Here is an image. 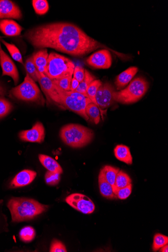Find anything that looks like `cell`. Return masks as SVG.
Listing matches in <instances>:
<instances>
[{"instance_id": "cell-1", "label": "cell", "mask_w": 168, "mask_h": 252, "mask_svg": "<svg viewBox=\"0 0 168 252\" xmlns=\"http://www.w3.org/2000/svg\"><path fill=\"white\" fill-rule=\"evenodd\" d=\"M23 37L36 49L51 48L76 57L87 55L100 48L109 50L70 23L42 25L28 30Z\"/></svg>"}, {"instance_id": "cell-2", "label": "cell", "mask_w": 168, "mask_h": 252, "mask_svg": "<svg viewBox=\"0 0 168 252\" xmlns=\"http://www.w3.org/2000/svg\"><path fill=\"white\" fill-rule=\"evenodd\" d=\"M7 207L10 211L13 222L32 220L46 211L48 206L27 198H12Z\"/></svg>"}, {"instance_id": "cell-3", "label": "cell", "mask_w": 168, "mask_h": 252, "mask_svg": "<svg viewBox=\"0 0 168 252\" xmlns=\"http://www.w3.org/2000/svg\"><path fill=\"white\" fill-rule=\"evenodd\" d=\"M60 136L67 146L80 148L90 143L93 139L94 132L91 129L78 124H68L62 127Z\"/></svg>"}, {"instance_id": "cell-4", "label": "cell", "mask_w": 168, "mask_h": 252, "mask_svg": "<svg viewBox=\"0 0 168 252\" xmlns=\"http://www.w3.org/2000/svg\"><path fill=\"white\" fill-rule=\"evenodd\" d=\"M149 87V83L145 79L137 77L124 90L115 91L113 99L115 102L124 104L136 102L146 94Z\"/></svg>"}, {"instance_id": "cell-5", "label": "cell", "mask_w": 168, "mask_h": 252, "mask_svg": "<svg viewBox=\"0 0 168 252\" xmlns=\"http://www.w3.org/2000/svg\"><path fill=\"white\" fill-rule=\"evenodd\" d=\"M56 89L58 94L56 103L78 114L86 121H89L86 113V107L92 101L87 95L80 94L76 91L64 92L58 89L57 87Z\"/></svg>"}, {"instance_id": "cell-6", "label": "cell", "mask_w": 168, "mask_h": 252, "mask_svg": "<svg viewBox=\"0 0 168 252\" xmlns=\"http://www.w3.org/2000/svg\"><path fill=\"white\" fill-rule=\"evenodd\" d=\"M10 93L19 100L34 102L41 106L45 103L39 88L28 73L25 80L20 85L13 88Z\"/></svg>"}, {"instance_id": "cell-7", "label": "cell", "mask_w": 168, "mask_h": 252, "mask_svg": "<svg viewBox=\"0 0 168 252\" xmlns=\"http://www.w3.org/2000/svg\"><path fill=\"white\" fill-rule=\"evenodd\" d=\"M75 65L68 58L55 53L49 54L46 76L51 80L58 79L67 74L73 75Z\"/></svg>"}, {"instance_id": "cell-8", "label": "cell", "mask_w": 168, "mask_h": 252, "mask_svg": "<svg viewBox=\"0 0 168 252\" xmlns=\"http://www.w3.org/2000/svg\"><path fill=\"white\" fill-rule=\"evenodd\" d=\"M65 200L71 207L86 215L92 214L95 210L93 202L88 196L82 194H70L66 197Z\"/></svg>"}, {"instance_id": "cell-9", "label": "cell", "mask_w": 168, "mask_h": 252, "mask_svg": "<svg viewBox=\"0 0 168 252\" xmlns=\"http://www.w3.org/2000/svg\"><path fill=\"white\" fill-rule=\"evenodd\" d=\"M19 137L22 141L42 143L45 138V128L41 123L37 122L31 129L20 132Z\"/></svg>"}, {"instance_id": "cell-10", "label": "cell", "mask_w": 168, "mask_h": 252, "mask_svg": "<svg viewBox=\"0 0 168 252\" xmlns=\"http://www.w3.org/2000/svg\"><path fill=\"white\" fill-rule=\"evenodd\" d=\"M114 91L115 89L111 84L106 83L102 84L95 97L96 102L99 108H107L115 102L113 97Z\"/></svg>"}, {"instance_id": "cell-11", "label": "cell", "mask_w": 168, "mask_h": 252, "mask_svg": "<svg viewBox=\"0 0 168 252\" xmlns=\"http://www.w3.org/2000/svg\"><path fill=\"white\" fill-rule=\"evenodd\" d=\"M86 62L94 68L107 69L111 66L112 57L108 50L103 49L92 54L87 59Z\"/></svg>"}, {"instance_id": "cell-12", "label": "cell", "mask_w": 168, "mask_h": 252, "mask_svg": "<svg viewBox=\"0 0 168 252\" xmlns=\"http://www.w3.org/2000/svg\"><path fill=\"white\" fill-rule=\"evenodd\" d=\"M0 64H1L3 71L2 75L11 77L13 79L15 85H16L19 79L17 68L11 58L2 50L1 42H0Z\"/></svg>"}, {"instance_id": "cell-13", "label": "cell", "mask_w": 168, "mask_h": 252, "mask_svg": "<svg viewBox=\"0 0 168 252\" xmlns=\"http://www.w3.org/2000/svg\"><path fill=\"white\" fill-rule=\"evenodd\" d=\"M38 80V82H39L47 100L56 103L58 97V94L56 85L53 80L41 73H39Z\"/></svg>"}, {"instance_id": "cell-14", "label": "cell", "mask_w": 168, "mask_h": 252, "mask_svg": "<svg viewBox=\"0 0 168 252\" xmlns=\"http://www.w3.org/2000/svg\"><path fill=\"white\" fill-rule=\"evenodd\" d=\"M22 14L19 7L10 0H0V19H21Z\"/></svg>"}, {"instance_id": "cell-15", "label": "cell", "mask_w": 168, "mask_h": 252, "mask_svg": "<svg viewBox=\"0 0 168 252\" xmlns=\"http://www.w3.org/2000/svg\"><path fill=\"white\" fill-rule=\"evenodd\" d=\"M36 172L30 170H24L14 178L11 183L12 188L26 187L31 184L36 177Z\"/></svg>"}, {"instance_id": "cell-16", "label": "cell", "mask_w": 168, "mask_h": 252, "mask_svg": "<svg viewBox=\"0 0 168 252\" xmlns=\"http://www.w3.org/2000/svg\"><path fill=\"white\" fill-rule=\"evenodd\" d=\"M0 31L6 36H16L20 35L23 28L12 20H0Z\"/></svg>"}, {"instance_id": "cell-17", "label": "cell", "mask_w": 168, "mask_h": 252, "mask_svg": "<svg viewBox=\"0 0 168 252\" xmlns=\"http://www.w3.org/2000/svg\"><path fill=\"white\" fill-rule=\"evenodd\" d=\"M138 72V68L132 66L120 74L116 78L115 85L117 90H121L128 84Z\"/></svg>"}, {"instance_id": "cell-18", "label": "cell", "mask_w": 168, "mask_h": 252, "mask_svg": "<svg viewBox=\"0 0 168 252\" xmlns=\"http://www.w3.org/2000/svg\"><path fill=\"white\" fill-rule=\"evenodd\" d=\"M49 56L46 49L40 50L34 54V61L39 73L46 75Z\"/></svg>"}, {"instance_id": "cell-19", "label": "cell", "mask_w": 168, "mask_h": 252, "mask_svg": "<svg viewBox=\"0 0 168 252\" xmlns=\"http://www.w3.org/2000/svg\"><path fill=\"white\" fill-rule=\"evenodd\" d=\"M41 164L48 170L62 174L63 170L60 165L53 158L45 155H39Z\"/></svg>"}, {"instance_id": "cell-20", "label": "cell", "mask_w": 168, "mask_h": 252, "mask_svg": "<svg viewBox=\"0 0 168 252\" xmlns=\"http://www.w3.org/2000/svg\"><path fill=\"white\" fill-rule=\"evenodd\" d=\"M114 153L116 158L120 161L128 165L133 164V157L128 147L123 145H117L114 150Z\"/></svg>"}, {"instance_id": "cell-21", "label": "cell", "mask_w": 168, "mask_h": 252, "mask_svg": "<svg viewBox=\"0 0 168 252\" xmlns=\"http://www.w3.org/2000/svg\"><path fill=\"white\" fill-rule=\"evenodd\" d=\"M99 183L100 192L101 195L107 198L113 199L115 198L113 187L105 180L101 173H100Z\"/></svg>"}, {"instance_id": "cell-22", "label": "cell", "mask_w": 168, "mask_h": 252, "mask_svg": "<svg viewBox=\"0 0 168 252\" xmlns=\"http://www.w3.org/2000/svg\"><path fill=\"white\" fill-rule=\"evenodd\" d=\"M86 113L89 118V120L98 125L101 121V114L99 106L93 103L90 102L86 107Z\"/></svg>"}, {"instance_id": "cell-23", "label": "cell", "mask_w": 168, "mask_h": 252, "mask_svg": "<svg viewBox=\"0 0 168 252\" xmlns=\"http://www.w3.org/2000/svg\"><path fill=\"white\" fill-rule=\"evenodd\" d=\"M119 170V169L118 168L106 165L101 170L100 173L102 174L109 184L113 187L116 176Z\"/></svg>"}, {"instance_id": "cell-24", "label": "cell", "mask_w": 168, "mask_h": 252, "mask_svg": "<svg viewBox=\"0 0 168 252\" xmlns=\"http://www.w3.org/2000/svg\"><path fill=\"white\" fill-rule=\"evenodd\" d=\"M132 179L126 173L119 170L116 176L113 189L124 188L132 184Z\"/></svg>"}, {"instance_id": "cell-25", "label": "cell", "mask_w": 168, "mask_h": 252, "mask_svg": "<svg viewBox=\"0 0 168 252\" xmlns=\"http://www.w3.org/2000/svg\"><path fill=\"white\" fill-rule=\"evenodd\" d=\"M73 75L67 74L59 79L53 80V81L58 89L64 92L70 91V86Z\"/></svg>"}, {"instance_id": "cell-26", "label": "cell", "mask_w": 168, "mask_h": 252, "mask_svg": "<svg viewBox=\"0 0 168 252\" xmlns=\"http://www.w3.org/2000/svg\"><path fill=\"white\" fill-rule=\"evenodd\" d=\"M95 80H96V77L88 71L85 70V77L83 80L80 83L76 92L86 95L87 90L89 86Z\"/></svg>"}, {"instance_id": "cell-27", "label": "cell", "mask_w": 168, "mask_h": 252, "mask_svg": "<svg viewBox=\"0 0 168 252\" xmlns=\"http://www.w3.org/2000/svg\"><path fill=\"white\" fill-rule=\"evenodd\" d=\"M36 233L34 229L32 226H26L21 229L19 233V237L23 242L29 243L35 237Z\"/></svg>"}, {"instance_id": "cell-28", "label": "cell", "mask_w": 168, "mask_h": 252, "mask_svg": "<svg viewBox=\"0 0 168 252\" xmlns=\"http://www.w3.org/2000/svg\"><path fill=\"white\" fill-rule=\"evenodd\" d=\"M102 84V83L100 80L96 79L90 84L87 90L86 95L92 102L96 104H97L95 100L96 95H97L98 90Z\"/></svg>"}, {"instance_id": "cell-29", "label": "cell", "mask_w": 168, "mask_h": 252, "mask_svg": "<svg viewBox=\"0 0 168 252\" xmlns=\"http://www.w3.org/2000/svg\"><path fill=\"white\" fill-rule=\"evenodd\" d=\"M25 67L27 73L35 82H38L39 72L34 64L33 57L29 58L26 62Z\"/></svg>"}, {"instance_id": "cell-30", "label": "cell", "mask_w": 168, "mask_h": 252, "mask_svg": "<svg viewBox=\"0 0 168 252\" xmlns=\"http://www.w3.org/2000/svg\"><path fill=\"white\" fill-rule=\"evenodd\" d=\"M33 5L36 14L42 15L46 14L49 9L46 0H33Z\"/></svg>"}, {"instance_id": "cell-31", "label": "cell", "mask_w": 168, "mask_h": 252, "mask_svg": "<svg viewBox=\"0 0 168 252\" xmlns=\"http://www.w3.org/2000/svg\"><path fill=\"white\" fill-rule=\"evenodd\" d=\"M1 41L5 45L12 58L15 61L23 64L21 54L16 46L13 44L8 43L4 40H1Z\"/></svg>"}, {"instance_id": "cell-32", "label": "cell", "mask_w": 168, "mask_h": 252, "mask_svg": "<svg viewBox=\"0 0 168 252\" xmlns=\"http://www.w3.org/2000/svg\"><path fill=\"white\" fill-rule=\"evenodd\" d=\"M132 184H131L124 188L113 189L115 198L121 200L127 199L132 193Z\"/></svg>"}, {"instance_id": "cell-33", "label": "cell", "mask_w": 168, "mask_h": 252, "mask_svg": "<svg viewBox=\"0 0 168 252\" xmlns=\"http://www.w3.org/2000/svg\"><path fill=\"white\" fill-rule=\"evenodd\" d=\"M168 243V237L161 234H156L154 238L153 250L156 252Z\"/></svg>"}, {"instance_id": "cell-34", "label": "cell", "mask_w": 168, "mask_h": 252, "mask_svg": "<svg viewBox=\"0 0 168 252\" xmlns=\"http://www.w3.org/2000/svg\"><path fill=\"white\" fill-rule=\"evenodd\" d=\"M13 108L12 104L8 100L0 97V119L8 114Z\"/></svg>"}, {"instance_id": "cell-35", "label": "cell", "mask_w": 168, "mask_h": 252, "mask_svg": "<svg viewBox=\"0 0 168 252\" xmlns=\"http://www.w3.org/2000/svg\"><path fill=\"white\" fill-rule=\"evenodd\" d=\"M61 174L48 171L45 175V181L47 185L55 186L59 184Z\"/></svg>"}, {"instance_id": "cell-36", "label": "cell", "mask_w": 168, "mask_h": 252, "mask_svg": "<svg viewBox=\"0 0 168 252\" xmlns=\"http://www.w3.org/2000/svg\"><path fill=\"white\" fill-rule=\"evenodd\" d=\"M51 252H67L66 246L61 241L54 240L51 244L50 248Z\"/></svg>"}, {"instance_id": "cell-37", "label": "cell", "mask_w": 168, "mask_h": 252, "mask_svg": "<svg viewBox=\"0 0 168 252\" xmlns=\"http://www.w3.org/2000/svg\"><path fill=\"white\" fill-rule=\"evenodd\" d=\"M85 77V69L80 66H75L73 73V78L78 80L80 83L82 82Z\"/></svg>"}, {"instance_id": "cell-38", "label": "cell", "mask_w": 168, "mask_h": 252, "mask_svg": "<svg viewBox=\"0 0 168 252\" xmlns=\"http://www.w3.org/2000/svg\"><path fill=\"white\" fill-rule=\"evenodd\" d=\"M80 82L74 78H72L70 86V91L75 92L79 85Z\"/></svg>"}, {"instance_id": "cell-39", "label": "cell", "mask_w": 168, "mask_h": 252, "mask_svg": "<svg viewBox=\"0 0 168 252\" xmlns=\"http://www.w3.org/2000/svg\"><path fill=\"white\" fill-rule=\"evenodd\" d=\"M160 252H168V244L164 246L163 247H162L160 249Z\"/></svg>"}, {"instance_id": "cell-40", "label": "cell", "mask_w": 168, "mask_h": 252, "mask_svg": "<svg viewBox=\"0 0 168 252\" xmlns=\"http://www.w3.org/2000/svg\"><path fill=\"white\" fill-rule=\"evenodd\" d=\"M6 94L5 90L4 88L0 86V95H4Z\"/></svg>"}]
</instances>
